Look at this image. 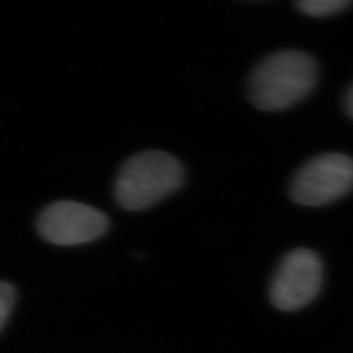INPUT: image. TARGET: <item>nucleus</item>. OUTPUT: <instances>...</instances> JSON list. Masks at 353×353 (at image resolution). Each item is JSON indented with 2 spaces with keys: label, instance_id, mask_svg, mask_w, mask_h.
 <instances>
[{
  "label": "nucleus",
  "instance_id": "obj_7",
  "mask_svg": "<svg viewBox=\"0 0 353 353\" xmlns=\"http://www.w3.org/2000/svg\"><path fill=\"white\" fill-rule=\"evenodd\" d=\"M16 301V290L7 281L0 280V331L6 326Z\"/></svg>",
  "mask_w": 353,
  "mask_h": 353
},
{
  "label": "nucleus",
  "instance_id": "obj_3",
  "mask_svg": "<svg viewBox=\"0 0 353 353\" xmlns=\"http://www.w3.org/2000/svg\"><path fill=\"white\" fill-rule=\"evenodd\" d=\"M37 229L52 245L77 246L101 239L109 229V217L84 203L58 201L41 212Z\"/></svg>",
  "mask_w": 353,
  "mask_h": 353
},
{
  "label": "nucleus",
  "instance_id": "obj_1",
  "mask_svg": "<svg viewBox=\"0 0 353 353\" xmlns=\"http://www.w3.org/2000/svg\"><path fill=\"white\" fill-rule=\"evenodd\" d=\"M316 61L306 52L278 51L267 57L252 71L249 97L265 112H279L303 101L316 85Z\"/></svg>",
  "mask_w": 353,
  "mask_h": 353
},
{
  "label": "nucleus",
  "instance_id": "obj_8",
  "mask_svg": "<svg viewBox=\"0 0 353 353\" xmlns=\"http://www.w3.org/2000/svg\"><path fill=\"white\" fill-rule=\"evenodd\" d=\"M345 109H347V113L353 118V85L348 90L347 97H345Z\"/></svg>",
  "mask_w": 353,
  "mask_h": 353
},
{
  "label": "nucleus",
  "instance_id": "obj_4",
  "mask_svg": "<svg viewBox=\"0 0 353 353\" xmlns=\"http://www.w3.org/2000/svg\"><path fill=\"white\" fill-rule=\"evenodd\" d=\"M353 189V160L339 153H327L309 161L296 174L292 199L303 205L335 202Z\"/></svg>",
  "mask_w": 353,
  "mask_h": 353
},
{
  "label": "nucleus",
  "instance_id": "obj_6",
  "mask_svg": "<svg viewBox=\"0 0 353 353\" xmlns=\"http://www.w3.org/2000/svg\"><path fill=\"white\" fill-rule=\"evenodd\" d=\"M350 4V0H303L297 3V7L305 14L313 17H325L341 12Z\"/></svg>",
  "mask_w": 353,
  "mask_h": 353
},
{
  "label": "nucleus",
  "instance_id": "obj_5",
  "mask_svg": "<svg viewBox=\"0 0 353 353\" xmlns=\"http://www.w3.org/2000/svg\"><path fill=\"white\" fill-rule=\"evenodd\" d=\"M323 268L316 252L297 249L279 265L271 283L272 303L284 312L301 309L316 299L322 285Z\"/></svg>",
  "mask_w": 353,
  "mask_h": 353
},
{
  "label": "nucleus",
  "instance_id": "obj_2",
  "mask_svg": "<svg viewBox=\"0 0 353 353\" xmlns=\"http://www.w3.org/2000/svg\"><path fill=\"white\" fill-rule=\"evenodd\" d=\"M183 179V166L174 156L163 151L140 152L121 168L114 194L125 210L143 211L179 189Z\"/></svg>",
  "mask_w": 353,
  "mask_h": 353
}]
</instances>
